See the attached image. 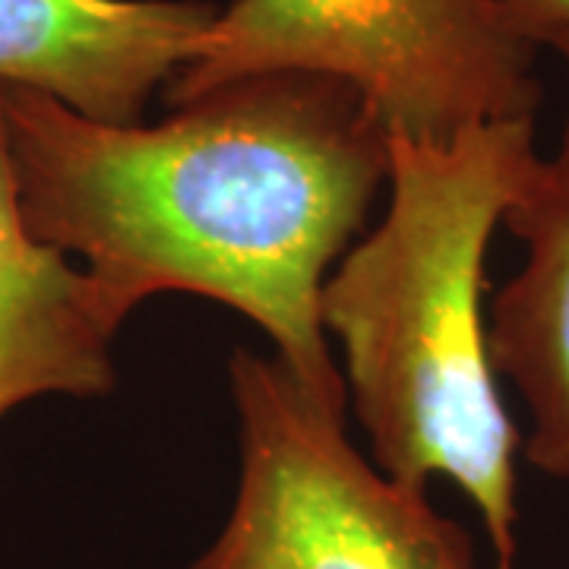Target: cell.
Masks as SVG:
<instances>
[{
  "mask_svg": "<svg viewBox=\"0 0 569 569\" xmlns=\"http://www.w3.org/2000/svg\"><path fill=\"white\" fill-rule=\"evenodd\" d=\"M29 231L86 260L108 326L162 291L250 317L329 411L348 389L320 323L326 272L387 181V133L358 96L310 73L228 82L159 123H104L3 89Z\"/></svg>",
  "mask_w": 569,
  "mask_h": 569,
  "instance_id": "6da1fadb",
  "label": "cell"
},
{
  "mask_svg": "<svg viewBox=\"0 0 569 569\" xmlns=\"http://www.w3.org/2000/svg\"><path fill=\"white\" fill-rule=\"evenodd\" d=\"M387 146V216L326 276L320 323L342 342L373 466L415 488L452 481L478 509L497 569H512L522 433L497 389L481 298L490 238L541 159L535 118Z\"/></svg>",
  "mask_w": 569,
  "mask_h": 569,
  "instance_id": "7a4b0ae2",
  "label": "cell"
},
{
  "mask_svg": "<svg viewBox=\"0 0 569 569\" xmlns=\"http://www.w3.org/2000/svg\"><path fill=\"white\" fill-rule=\"evenodd\" d=\"M535 54L497 0H231L164 86L171 108L266 73L348 86L387 137L447 142L535 118Z\"/></svg>",
  "mask_w": 569,
  "mask_h": 569,
  "instance_id": "3957f363",
  "label": "cell"
},
{
  "mask_svg": "<svg viewBox=\"0 0 569 569\" xmlns=\"http://www.w3.org/2000/svg\"><path fill=\"white\" fill-rule=\"evenodd\" d=\"M241 478L219 538L190 569H481L468 531L351 447L279 358L228 365Z\"/></svg>",
  "mask_w": 569,
  "mask_h": 569,
  "instance_id": "277c9868",
  "label": "cell"
},
{
  "mask_svg": "<svg viewBox=\"0 0 569 569\" xmlns=\"http://www.w3.org/2000/svg\"><path fill=\"white\" fill-rule=\"evenodd\" d=\"M216 10L206 0H0V89L137 123Z\"/></svg>",
  "mask_w": 569,
  "mask_h": 569,
  "instance_id": "5b68a950",
  "label": "cell"
},
{
  "mask_svg": "<svg viewBox=\"0 0 569 569\" xmlns=\"http://www.w3.org/2000/svg\"><path fill=\"white\" fill-rule=\"evenodd\" d=\"M553 51L569 67V36ZM503 224L526 244V263L490 307V361L529 411V466L569 481V114L557 152L538 159Z\"/></svg>",
  "mask_w": 569,
  "mask_h": 569,
  "instance_id": "8992f818",
  "label": "cell"
},
{
  "mask_svg": "<svg viewBox=\"0 0 569 569\" xmlns=\"http://www.w3.org/2000/svg\"><path fill=\"white\" fill-rule=\"evenodd\" d=\"M114 336L89 272L26 224L0 89V418L54 392L108 396Z\"/></svg>",
  "mask_w": 569,
  "mask_h": 569,
  "instance_id": "52a82bcc",
  "label": "cell"
},
{
  "mask_svg": "<svg viewBox=\"0 0 569 569\" xmlns=\"http://www.w3.org/2000/svg\"><path fill=\"white\" fill-rule=\"evenodd\" d=\"M509 29L531 48H553L569 36V0H497Z\"/></svg>",
  "mask_w": 569,
  "mask_h": 569,
  "instance_id": "ba28073f",
  "label": "cell"
},
{
  "mask_svg": "<svg viewBox=\"0 0 569 569\" xmlns=\"http://www.w3.org/2000/svg\"><path fill=\"white\" fill-rule=\"evenodd\" d=\"M567 569H569V567H567Z\"/></svg>",
  "mask_w": 569,
  "mask_h": 569,
  "instance_id": "9c48e42d",
  "label": "cell"
}]
</instances>
